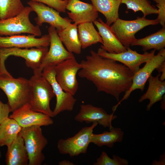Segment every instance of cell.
<instances>
[{
    "instance_id": "6da1fadb",
    "label": "cell",
    "mask_w": 165,
    "mask_h": 165,
    "mask_svg": "<svg viewBox=\"0 0 165 165\" xmlns=\"http://www.w3.org/2000/svg\"><path fill=\"white\" fill-rule=\"evenodd\" d=\"M80 64L78 76L92 82L97 92L114 96L119 102L120 94L129 90L134 73L124 64L102 57L93 50Z\"/></svg>"
},
{
    "instance_id": "7a4b0ae2",
    "label": "cell",
    "mask_w": 165,
    "mask_h": 165,
    "mask_svg": "<svg viewBox=\"0 0 165 165\" xmlns=\"http://www.w3.org/2000/svg\"><path fill=\"white\" fill-rule=\"evenodd\" d=\"M0 88L7 97V103L11 112L29 103L30 85L29 80L23 77L13 78L9 73L1 74Z\"/></svg>"
},
{
    "instance_id": "3957f363",
    "label": "cell",
    "mask_w": 165,
    "mask_h": 165,
    "mask_svg": "<svg viewBox=\"0 0 165 165\" xmlns=\"http://www.w3.org/2000/svg\"><path fill=\"white\" fill-rule=\"evenodd\" d=\"M29 80L30 85L29 104L31 109L54 117L50 102L55 95L50 84L42 75L34 74Z\"/></svg>"
},
{
    "instance_id": "277c9868",
    "label": "cell",
    "mask_w": 165,
    "mask_h": 165,
    "mask_svg": "<svg viewBox=\"0 0 165 165\" xmlns=\"http://www.w3.org/2000/svg\"><path fill=\"white\" fill-rule=\"evenodd\" d=\"M20 133L28 154V165H41L45 158L42 152L48 141L43 135L41 126L35 125L22 127Z\"/></svg>"
},
{
    "instance_id": "5b68a950",
    "label": "cell",
    "mask_w": 165,
    "mask_h": 165,
    "mask_svg": "<svg viewBox=\"0 0 165 165\" xmlns=\"http://www.w3.org/2000/svg\"><path fill=\"white\" fill-rule=\"evenodd\" d=\"M32 11L30 6H26L16 16L0 20V36H10L22 33L41 36L42 32L40 27L34 25L30 20L29 15Z\"/></svg>"
},
{
    "instance_id": "8992f818",
    "label": "cell",
    "mask_w": 165,
    "mask_h": 165,
    "mask_svg": "<svg viewBox=\"0 0 165 165\" xmlns=\"http://www.w3.org/2000/svg\"><path fill=\"white\" fill-rule=\"evenodd\" d=\"M160 24L158 20H149L143 16L137 17L132 20H125L118 19L110 26L122 44L127 49L130 48L132 43L136 38L135 34L145 27L150 25Z\"/></svg>"
},
{
    "instance_id": "52a82bcc",
    "label": "cell",
    "mask_w": 165,
    "mask_h": 165,
    "mask_svg": "<svg viewBox=\"0 0 165 165\" xmlns=\"http://www.w3.org/2000/svg\"><path fill=\"white\" fill-rule=\"evenodd\" d=\"M48 50V47L43 46L30 48L16 47L0 48V73L7 71L5 63L10 56L24 58L26 66L32 69L34 72L40 67Z\"/></svg>"
},
{
    "instance_id": "ba28073f",
    "label": "cell",
    "mask_w": 165,
    "mask_h": 165,
    "mask_svg": "<svg viewBox=\"0 0 165 165\" xmlns=\"http://www.w3.org/2000/svg\"><path fill=\"white\" fill-rule=\"evenodd\" d=\"M94 122L89 127L81 129L74 136L66 139H61L57 142V148L60 153L68 155L71 157L86 153L94 129L98 125Z\"/></svg>"
},
{
    "instance_id": "9c48e42d",
    "label": "cell",
    "mask_w": 165,
    "mask_h": 165,
    "mask_svg": "<svg viewBox=\"0 0 165 165\" xmlns=\"http://www.w3.org/2000/svg\"><path fill=\"white\" fill-rule=\"evenodd\" d=\"M48 30L50 37V47L39 68L33 72L34 74L42 75L45 68L56 66L66 60L75 57L72 53L64 47L56 29L50 26Z\"/></svg>"
},
{
    "instance_id": "30bf717a",
    "label": "cell",
    "mask_w": 165,
    "mask_h": 165,
    "mask_svg": "<svg viewBox=\"0 0 165 165\" xmlns=\"http://www.w3.org/2000/svg\"><path fill=\"white\" fill-rule=\"evenodd\" d=\"M81 68L75 57L66 60L55 66L56 80L65 92L73 96L78 88L76 75Z\"/></svg>"
},
{
    "instance_id": "8fae6325",
    "label": "cell",
    "mask_w": 165,
    "mask_h": 165,
    "mask_svg": "<svg viewBox=\"0 0 165 165\" xmlns=\"http://www.w3.org/2000/svg\"><path fill=\"white\" fill-rule=\"evenodd\" d=\"M165 61V49L159 51L156 55H154L145 62V65L134 74L131 85L128 90L126 91L122 99L112 108L115 112L117 107L123 101L127 99L131 93L136 89H140L143 91L145 84L152 72L163 61Z\"/></svg>"
},
{
    "instance_id": "7c38bea8",
    "label": "cell",
    "mask_w": 165,
    "mask_h": 165,
    "mask_svg": "<svg viewBox=\"0 0 165 165\" xmlns=\"http://www.w3.org/2000/svg\"><path fill=\"white\" fill-rule=\"evenodd\" d=\"M55 66H49L42 70V75L50 84L56 97V103L53 111L54 117L64 111H71L76 99L73 96L65 92L56 79Z\"/></svg>"
},
{
    "instance_id": "4fadbf2b",
    "label": "cell",
    "mask_w": 165,
    "mask_h": 165,
    "mask_svg": "<svg viewBox=\"0 0 165 165\" xmlns=\"http://www.w3.org/2000/svg\"><path fill=\"white\" fill-rule=\"evenodd\" d=\"M27 3L33 11L36 13L37 16L34 20L37 25L39 27L43 23H47L58 31L65 28L71 23V20L62 17L59 12L43 3L30 0Z\"/></svg>"
},
{
    "instance_id": "5bb4252c",
    "label": "cell",
    "mask_w": 165,
    "mask_h": 165,
    "mask_svg": "<svg viewBox=\"0 0 165 165\" xmlns=\"http://www.w3.org/2000/svg\"><path fill=\"white\" fill-rule=\"evenodd\" d=\"M156 50H153L150 53L146 51L141 54L129 48L125 51L113 53H109L100 47L97 53L102 57L111 59L123 63L134 73L142 64L146 62L155 55Z\"/></svg>"
},
{
    "instance_id": "9a60e30c",
    "label": "cell",
    "mask_w": 165,
    "mask_h": 165,
    "mask_svg": "<svg viewBox=\"0 0 165 165\" xmlns=\"http://www.w3.org/2000/svg\"><path fill=\"white\" fill-rule=\"evenodd\" d=\"M12 112L9 117L15 120L22 127L35 125L48 126L53 124L54 123L50 116L32 109L29 103Z\"/></svg>"
},
{
    "instance_id": "2e32d148",
    "label": "cell",
    "mask_w": 165,
    "mask_h": 165,
    "mask_svg": "<svg viewBox=\"0 0 165 165\" xmlns=\"http://www.w3.org/2000/svg\"><path fill=\"white\" fill-rule=\"evenodd\" d=\"M114 112L108 114L102 108L89 104H82L74 119L80 123L84 122L87 123L97 122L104 128H109L110 130L113 127L112 121L117 117L114 115Z\"/></svg>"
},
{
    "instance_id": "e0dca14e",
    "label": "cell",
    "mask_w": 165,
    "mask_h": 165,
    "mask_svg": "<svg viewBox=\"0 0 165 165\" xmlns=\"http://www.w3.org/2000/svg\"><path fill=\"white\" fill-rule=\"evenodd\" d=\"M49 35H42L37 38L34 35H16L3 37L0 36V48L16 47L30 48L32 47H48L50 46Z\"/></svg>"
},
{
    "instance_id": "ac0fdd59",
    "label": "cell",
    "mask_w": 165,
    "mask_h": 165,
    "mask_svg": "<svg viewBox=\"0 0 165 165\" xmlns=\"http://www.w3.org/2000/svg\"><path fill=\"white\" fill-rule=\"evenodd\" d=\"M66 9L69 17L77 25L87 22H93L98 17V12L92 4L79 0H68Z\"/></svg>"
},
{
    "instance_id": "d6986e66",
    "label": "cell",
    "mask_w": 165,
    "mask_h": 165,
    "mask_svg": "<svg viewBox=\"0 0 165 165\" xmlns=\"http://www.w3.org/2000/svg\"><path fill=\"white\" fill-rule=\"evenodd\" d=\"M93 23L97 27L102 40L101 48L113 53H119L127 50L112 31L110 26L105 23L101 18L94 21Z\"/></svg>"
},
{
    "instance_id": "ffe728a7",
    "label": "cell",
    "mask_w": 165,
    "mask_h": 165,
    "mask_svg": "<svg viewBox=\"0 0 165 165\" xmlns=\"http://www.w3.org/2000/svg\"><path fill=\"white\" fill-rule=\"evenodd\" d=\"M7 148L6 155V165H28V154L24 140L20 133Z\"/></svg>"
},
{
    "instance_id": "44dd1931",
    "label": "cell",
    "mask_w": 165,
    "mask_h": 165,
    "mask_svg": "<svg viewBox=\"0 0 165 165\" xmlns=\"http://www.w3.org/2000/svg\"><path fill=\"white\" fill-rule=\"evenodd\" d=\"M161 74L159 73L156 76L151 75L148 79V86L146 92L141 96L138 102L141 103L148 99L149 102L147 106L146 110L149 111L156 103L161 101L165 93V82L159 79Z\"/></svg>"
},
{
    "instance_id": "7402d4cb",
    "label": "cell",
    "mask_w": 165,
    "mask_h": 165,
    "mask_svg": "<svg viewBox=\"0 0 165 165\" xmlns=\"http://www.w3.org/2000/svg\"><path fill=\"white\" fill-rule=\"evenodd\" d=\"M78 25L71 23L66 28L57 31L58 34L66 49L69 52L79 54L81 51V45L79 40Z\"/></svg>"
},
{
    "instance_id": "603a6c76",
    "label": "cell",
    "mask_w": 165,
    "mask_h": 165,
    "mask_svg": "<svg viewBox=\"0 0 165 165\" xmlns=\"http://www.w3.org/2000/svg\"><path fill=\"white\" fill-rule=\"evenodd\" d=\"M96 10L102 14L106 24L110 26L119 18V9L121 0H90Z\"/></svg>"
},
{
    "instance_id": "cb8c5ba5",
    "label": "cell",
    "mask_w": 165,
    "mask_h": 165,
    "mask_svg": "<svg viewBox=\"0 0 165 165\" xmlns=\"http://www.w3.org/2000/svg\"><path fill=\"white\" fill-rule=\"evenodd\" d=\"M131 46H141L143 51L152 49L159 51L165 47V27L144 38L137 39L132 43Z\"/></svg>"
},
{
    "instance_id": "d4e9b609",
    "label": "cell",
    "mask_w": 165,
    "mask_h": 165,
    "mask_svg": "<svg viewBox=\"0 0 165 165\" xmlns=\"http://www.w3.org/2000/svg\"><path fill=\"white\" fill-rule=\"evenodd\" d=\"M93 23L87 22L78 25L79 38L83 49L98 42L103 43L101 37Z\"/></svg>"
},
{
    "instance_id": "484cf974",
    "label": "cell",
    "mask_w": 165,
    "mask_h": 165,
    "mask_svg": "<svg viewBox=\"0 0 165 165\" xmlns=\"http://www.w3.org/2000/svg\"><path fill=\"white\" fill-rule=\"evenodd\" d=\"M22 127L14 119L9 117L0 124V147H9L16 138Z\"/></svg>"
},
{
    "instance_id": "4316f807",
    "label": "cell",
    "mask_w": 165,
    "mask_h": 165,
    "mask_svg": "<svg viewBox=\"0 0 165 165\" xmlns=\"http://www.w3.org/2000/svg\"><path fill=\"white\" fill-rule=\"evenodd\" d=\"M123 135L124 132L120 128L113 127L109 131L97 134L93 133L90 142L99 147L105 145L112 148L115 143L122 141Z\"/></svg>"
},
{
    "instance_id": "83f0119b",
    "label": "cell",
    "mask_w": 165,
    "mask_h": 165,
    "mask_svg": "<svg viewBox=\"0 0 165 165\" xmlns=\"http://www.w3.org/2000/svg\"><path fill=\"white\" fill-rule=\"evenodd\" d=\"M24 7L21 0H0V20L16 16Z\"/></svg>"
},
{
    "instance_id": "f1b7e54d",
    "label": "cell",
    "mask_w": 165,
    "mask_h": 165,
    "mask_svg": "<svg viewBox=\"0 0 165 165\" xmlns=\"http://www.w3.org/2000/svg\"><path fill=\"white\" fill-rule=\"evenodd\" d=\"M121 4L126 5L127 9H131L135 13L141 11L143 16L151 14H157V9L152 5L149 0H121Z\"/></svg>"
},
{
    "instance_id": "f546056e",
    "label": "cell",
    "mask_w": 165,
    "mask_h": 165,
    "mask_svg": "<svg viewBox=\"0 0 165 165\" xmlns=\"http://www.w3.org/2000/svg\"><path fill=\"white\" fill-rule=\"evenodd\" d=\"M127 160L122 158L118 156L113 155L112 158H110L107 154L102 151L99 157L97 159L94 165H127Z\"/></svg>"
},
{
    "instance_id": "4dcf8cb0",
    "label": "cell",
    "mask_w": 165,
    "mask_h": 165,
    "mask_svg": "<svg viewBox=\"0 0 165 165\" xmlns=\"http://www.w3.org/2000/svg\"><path fill=\"white\" fill-rule=\"evenodd\" d=\"M46 5L59 12L65 13L68 0H28Z\"/></svg>"
},
{
    "instance_id": "1f68e13d",
    "label": "cell",
    "mask_w": 165,
    "mask_h": 165,
    "mask_svg": "<svg viewBox=\"0 0 165 165\" xmlns=\"http://www.w3.org/2000/svg\"><path fill=\"white\" fill-rule=\"evenodd\" d=\"M158 9L157 19L162 27H165V0H153Z\"/></svg>"
},
{
    "instance_id": "d6a6232c",
    "label": "cell",
    "mask_w": 165,
    "mask_h": 165,
    "mask_svg": "<svg viewBox=\"0 0 165 165\" xmlns=\"http://www.w3.org/2000/svg\"><path fill=\"white\" fill-rule=\"evenodd\" d=\"M11 112V109L8 104H4L0 100V124L9 117V113Z\"/></svg>"
},
{
    "instance_id": "836d02e7",
    "label": "cell",
    "mask_w": 165,
    "mask_h": 165,
    "mask_svg": "<svg viewBox=\"0 0 165 165\" xmlns=\"http://www.w3.org/2000/svg\"><path fill=\"white\" fill-rule=\"evenodd\" d=\"M156 69L159 73H161L159 78L160 79L161 81H164L165 79V61L163 62Z\"/></svg>"
},
{
    "instance_id": "e575fe53",
    "label": "cell",
    "mask_w": 165,
    "mask_h": 165,
    "mask_svg": "<svg viewBox=\"0 0 165 165\" xmlns=\"http://www.w3.org/2000/svg\"><path fill=\"white\" fill-rule=\"evenodd\" d=\"M59 165H74V164L69 160H63L60 161L58 163Z\"/></svg>"
},
{
    "instance_id": "d590c367",
    "label": "cell",
    "mask_w": 165,
    "mask_h": 165,
    "mask_svg": "<svg viewBox=\"0 0 165 165\" xmlns=\"http://www.w3.org/2000/svg\"><path fill=\"white\" fill-rule=\"evenodd\" d=\"M1 156H2L1 153V151H0V158L1 157Z\"/></svg>"
}]
</instances>
